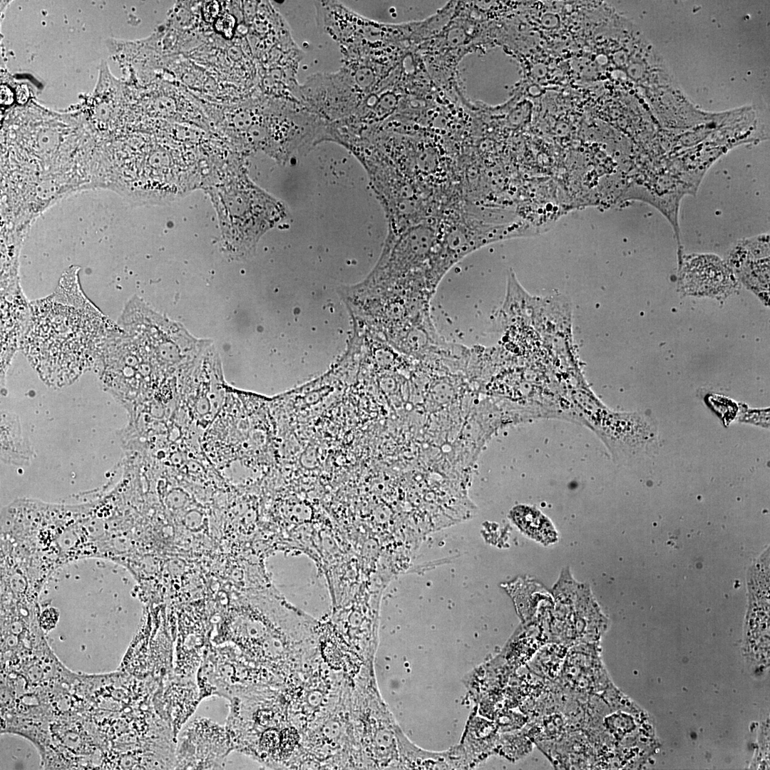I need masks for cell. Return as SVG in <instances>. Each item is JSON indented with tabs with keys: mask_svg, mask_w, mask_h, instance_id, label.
Masks as SVG:
<instances>
[{
	"mask_svg": "<svg viewBox=\"0 0 770 770\" xmlns=\"http://www.w3.org/2000/svg\"><path fill=\"white\" fill-rule=\"evenodd\" d=\"M438 228V242L431 262L434 277L441 280L451 267L468 254L488 244L523 236L521 226L493 225L472 218L456 219Z\"/></svg>",
	"mask_w": 770,
	"mask_h": 770,
	"instance_id": "1",
	"label": "cell"
},
{
	"mask_svg": "<svg viewBox=\"0 0 770 770\" xmlns=\"http://www.w3.org/2000/svg\"><path fill=\"white\" fill-rule=\"evenodd\" d=\"M181 734L175 750V768L223 769L233 744L226 728L204 718H197Z\"/></svg>",
	"mask_w": 770,
	"mask_h": 770,
	"instance_id": "2",
	"label": "cell"
},
{
	"mask_svg": "<svg viewBox=\"0 0 770 770\" xmlns=\"http://www.w3.org/2000/svg\"><path fill=\"white\" fill-rule=\"evenodd\" d=\"M682 280L686 291L694 294H721L732 286L728 270L720 261L709 257L687 264Z\"/></svg>",
	"mask_w": 770,
	"mask_h": 770,
	"instance_id": "4",
	"label": "cell"
},
{
	"mask_svg": "<svg viewBox=\"0 0 770 770\" xmlns=\"http://www.w3.org/2000/svg\"><path fill=\"white\" fill-rule=\"evenodd\" d=\"M513 518L531 538L548 545L555 543L558 534L550 520L533 507L520 505L514 508Z\"/></svg>",
	"mask_w": 770,
	"mask_h": 770,
	"instance_id": "5",
	"label": "cell"
},
{
	"mask_svg": "<svg viewBox=\"0 0 770 770\" xmlns=\"http://www.w3.org/2000/svg\"><path fill=\"white\" fill-rule=\"evenodd\" d=\"M602 416L596 427H600L601 438L618 461L635 459L656 447L657 429L646 416L607 411Z\"/></svg>",
	"mask_w": 770,
	"mask_h": 770,
	"instance_id": "3",
	"label": "cell"
}]
</instances>
